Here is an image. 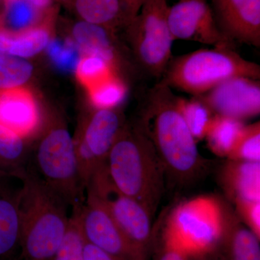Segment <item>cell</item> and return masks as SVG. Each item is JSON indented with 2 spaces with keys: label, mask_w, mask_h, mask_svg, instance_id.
<instances>
[{
  "label": "cell",
  "mask_w": 260,
  "mask_h": 260,
  "mask_svg": "<svg viewBox=\"0 0 260 260\" xmlns=\"http://www.w3.org/2000/svg\"><path fill=\"white\" fill-rule=\"evenodd\" d=\"M80 205L73 207L66 234L52 260H85L83 250L85 239L80 225Z\"/></svg>",
  "instance_id": "603a6c76"
},
{
  "label": "cell",
  "mask_w": 260,
  "mask_h": 260,
  "mask_svg": "<svg viewBox=\"0 0 260 260\" xmlns=\"http://www.w3.org/2000/svg\"><path fill=\"white\" fill-rule=\"evenodd\" d=\"M80 225L87 242L122 260H144L135 251L102 200L88 191L79 207Z\"/></svg>",
  "instance_id": "9c48e42d"
},
{
  "label": "cell",
  "mask_w": 260,
  "mask_h": 260,
  "mask_svg": "<svg viewBox=\"0 0 260 260\" xmlns=\"http://www.w3.org/2000/svg\"><path fill=\"white\" fill-rule=\"evenodd\" d=\"M177 105L194 140L204 139L215 114L197 96L190 99L177 97Z\"/></svg>",
  "instance_id": "7402d4cb"
},
{
  "label": "cell",
  "mask_w": 260,
  "mask_h": 260,
  "mask_svg": "<svg viewBox=\"0 0 260 260\" xmlns=\"http://www.w3.org/2000/svg\"><path fill=\"white\" fill-rule=\"evenodd\" d=\"M234 203L238 218L260 239V201L237 200Z\"/></svg>",
  "instance_id": "4dcf8cb0"
},
{
  "label": "cell",
  "mask_w": 260,
  "mask_h": 260,
  "mask_svg": "<svg viewBox=\"0 0 260 260\" xmlns=\"http://www.w3.org/2000/svg\"><path fill=\"white\" fill-rule=\"evenodd\" d=\"M36 164L39 178L70 206L80 205L83 191L78 174L74 140L64 127L51 129L38 148Z\"/></svg>",
  "instance_id": "8992f818"
},
{
  "label": "cell",
  "mask_w": 260,
  "mask_h": 260,
  "mask_svg": "<svg viewBox=\"0 0 260 260\" xmlns=\"http://www.w3.org/2000/svg\"><path fill=\"white\" fill-rule=\"evenodd\" d=\"M83 254L85 260H122L108 254L86 241L84 245Z\"/></svg>",
  "instance_id": "d6a6232c"
},
{
  "label": "cell",
  "mask_w": 260,
  "mask_h": 260,
  "mask_svg": "<svg viewBox=\"0 0 260 260\" xmlns=\"http://www.w3.org/2000/svg\"><path fill=\"white\" fill-rule=\"evenodd\" d=\"M162 80L169 87L199 96L225 80L245 77L259 80L260 66L232 46L203 49L171 59Z\"/></svg>",
  "instance_id": "277c9868"
},
{
  "label": "cell",
  "mask_w": 260,
  "mask_h": 260,
  "mask_svg": "<svg viewBox=\"0 0 260 260\" xmlns=\"http://www.w3.org/2000/svg\"><path fill=\"white\" fill-rule=\"evenodd\" d=\"M220 180L234 203L260 201V162L229 160L221 169Z\"/></svg>",
  "instance_id": "9a60e30c"
},
{
  "label": "cell",
  "mask_w": 260,
  "mask_h": 260,
  "mask_svg": "<svg viewBox=\"0 0 260 260\" xmlns=\"http://www.w3.org/2000/svg\"><path fill=\"white\" fill-rule=\"evenodd\" d=\"M177 97L162 80L150 89L141 129L153 145L165 172L184 183L200 175L204 162L178 109Z\"/></svg>",
  "instance_id": "6da1fadb"
},
{
  "label": "cell",
  "mask_w": 260,
  "mask_h": 260,
  "mask_svg": "<svg viewBox=\"0 0 260 260\" xmlns=\"http://www.w3.org/2000/svg\"><path fill=\"white\" fill-rule=\"evenodd\" d=\"M23 137L0 125V168L4 170L18 172L23 161L25 145Z\"/></svg>",
  "instance_id": "cb8c5ba5"
},
{
  "label": "cell",
  "mask_w": 260,
  "mask_h": 260,
  "mask_svg": "<svg viewBox=\"0 0 260 260\" xmlns=\"http://www.w3.org/2000/svg\"><path fill=\"white\" fill-rule=\"evenodd\" d=\"M90 93L94 106L101 109L117 105L124 97V90L120 82L105 79L90 88Z\"/></svg>",
  "instance_id": "4316f807"
},
{
  "label": "cell",
  "mask_w": 260,
  "mask_h": 260,
  "mask_svg": "<svg viewBox=\"0 0 260 260\" xmlns=\"http://www.w3.org/2000/svg\"><path fill=\"white\" fill-rule=\"evenodd\" d=\"M218 28L232 42L260 47V0H212Z\"/></svg>",
  "instance_id": "7c38bea8"
},
{
  "label": "cell",
  "mask_w": 260,
  "mask_h": 260,
  "mask_svg": "<svg viewBox=\"0 0 260 260\" xmlns=\"http://www.w3.org/2000/svg\"><path fill=\"white\" fill-rule=\"evenodd\" d=\"M114 108L98 109L85 126L80 140L99 168L107 164L109 152L124 129L120 114Z\"/></svg>",
  "instance_id": "4fadbf2b"
},
{
  "label": "cell",
  "mask_w": 260,
  "mask_h": 260,
  "mask_svg": "<svg viewBox=\"0 0 260 260\" xmlns=\"http://www.w3.org/2000/svg\"><path fill=\"white\" fill-rule=\"evenodd\" d=\"M78 14L84 21L103 26H114L121 20L129 24L121 0H74Z\"/></svg>",
  "instance_id": "ffe728a7"
},
{
  "label": "cell",
  "mask_w": 260,
  "mask_h": 260,
  "mask_svg": "<svg viewBox=\"0 0 260 260\" xmlns=\"http://www.w3.org/2000/svg\"><path fill=\"white\" fill-rule=\"evenodd\" d=\"M76 71L80 81L90 89L105 80L111 70L102 59L95 56H85L80 59Z\"/></svg>",
  "instance_id": "83f0119b"
},
{
  "label": "cell",
  "mask_w": 260,
  "mask_h": 260,
  "mask_svg": "<svg viewBox=\"0 0 260 260\" xmlns=\"http://www.w3.org/2000/svg\"><path fill=\"white\" fill-rule=\"evenodd\" d=\"M229 160L260 162V122L245 126Z\"/></svg>",
  "instance_id": "484cf974"
},
{
  "label": "cell",
  "mask_w": 260,
  "mask_h": 260,
  "mask_svg": "<svg viewBox=\"0 0 260 260\" xmlns=\"http://www.w3.org/2000/svg\"><path fill=\"white\" fill-rule=\"evenodd\" d=\"M86 189L102 200L135 251L143 259L148 260L151 241V215L146 208L116 189L107 167L95 172Z\"/></svg>",
  "instance_id": "ba28073f"
},
{
  "label": "cell",
  "mask_w": 260,
  "mask_h": 260,
  "mask_svg": "<svg viewBox=\"0 0 260 260\" xmlns=\"http://www.w3.org/2000/svg\"><path fill=\"white\" fill-rule=\"evenodd\" d=\"M225 223L223 204L213 197H197L173 210L162 234L189 257L200 258L219 249Z\"/></svg>",
  "instance_id": "5b68a950"
},
{
  "label": "cell",
  "mask_w": 260,
  "mask_h": 260,
  "mask_svg": "<svg viewBox=\"0 0 260 260\" xmlns=\"http://www.w3.org/2000/svg\"><path fill=\"white\" fill-rule=\"evenodd\" d=\"M48 54L59 69L73 71L76 70L80 60L78 47L71 43L52 41L47 46Z\"/></svg>",
  "instance_id": "f1b7e54d"
},
{
  "label": "cell",
  "mask_w": 260,
  "mask_h": 260,
  "mask_svg": "<svg viewBox=\"0 0 260 260\" xmlns=\"http://www.w3.org/2000/svg\"><path fill=\"white\" fill-rule=\"evenodd\" d=\"M146 0H121L130 23L139 14L140 9Z\"/></svg>",
  "instance_id": "836d02e7"
},
{
  "label": "cell",
  "mask_w": 260,
  "mask_h": 260,
  "mask_svg": "<svg viewBox=\"0 0 260 260\" xmlns=\"http://www.w3.org/2000/svg\"><path fill=\"white\" fill-rule=\"evenodd\" d=\"M19 191L12 192L0 184V258L9 255L20 244Z\"/></svg>",
  "instance_id": "ac0fdd59"
},
{
  "label": "cell",
  "mask_w": 260,
  "mask_h": 260,
  "mask_svg": "<svg viewBox=\"0 0 260 260\" xmlns=\"http://www.w3.org/2000/svg\"></svg>",
  "instance_id": "d590c367"
},
{
  "label": "cell",
  "mask_w": 260,
  "mask_h": 260,
  "mask_svg": "<svg viewBox=\"0 0 260 260\" xmlns=\"http://www.w3.org/2000/svg\"><path fill=\"white\" fill-rule=\"evenodd\" d=\"M8 5V20L15 29L27 28L34 20L36 8L25 0H9Z\"/></svg>",
  "instance_id": "f546056e"
},
{
  "label": "cell",
  "mask_w": 260,
  "mask_h": 260,
  "mask_svg": "<svg viewBox=\"0 0 260 260\" xmlns=\"http://www.w3.org/2000/svg\"><path fill=\"white\" fill-rule=\"evenodd\" d=\"M5 1L8 2L9 0H5ZM25 1L28 2L29 4L31 5L36 9L42 10L49 6L51 0H25Z\"/></svg>",
  "instance_id": "e575fe53"
},
{
  "label": "cell",
  "mask_w": 260,
  "mask_h": 260,
  "mask_svg": "<svg viewBox=\"0 0 260 260\" xmlns=\"http://www.w3.org/2000/svg\"><path fill=\"white\" fill-rule=\"evenodd\" d=\"M20 244L27 260H52L69 224L63 198L34 174H26L18 193Z\"/></svg>",
  "instance_id": "7a4b0ae2"
},
{
  "label": "cell",
  "mask_w": 260,
  "mask_h": 260,
  "mask_svg": "<svg viewBox=\"0 0 260 260\" xmlns=\"http://www.w3.org/2000/svg\"><path fill=\"white\" fill-rule=\"evenodd\" d=\"M245 126L243 121L239 119L214 116L205 138L210 151L217 156L228 158Z\"/></svg>",
  "instance_id": "d6986e66"
},
{
  "label": "cell",
  "mask_w": 260,
  "mask_h": 260,
  "mask_svg": "<svg viewBox=\"0 0 260 260\" xmlns=\"http://www.w3.org/2000/svg\"><path fill=\"white\" fill-rule=\"evenodd\" d=\"M168 23L174 40L232 47L233 42L218 28L208 0H179L169 7Z\"/></svg>",
  "instance_id": "30bf717a"
},
{
  "label": "cell",
  "mask_w": 260,
  "mask_h": 260,
  "mask_svg": "<svg viewBox=\"0 0 260 260\" xmlns=\"http://www.w3.org/2000/svg\"><path fill=\"white\" fill-rule=\"evenodd\" d=\"M49 36L42 28L25 30L12 35L0 32V51L18 57H30L47 47Z\"/></svg>",
  "instance_id": "44dd1931"
},
{
  "label": "cell",
  "mask_w": 260,
  "mask_h": 260,
  "mask_svg": "<svg viewBox=\"0 0 260 260\" xmlns=\"http://www.w3.org/2000/svg\"><path fill=\"white\" fill-rule=\"evenodd\" d=\"M190 257L162 234L155 260H189Z\"/></svg>",
  "instance_id": "1f68e13d"
},
{
  "label": "cell",
  "mask_w": 260,
  "mask_h": 260,
  "mask_svg": "<svg viewBox=\"0 0 260 260\" xmlns=\"http://www.w3.org/2000/svg\"><path fill=\"white\" fill-rule=\"evenodd\" d=\"M225 223L222 249L223 260H260L259 237L245 226L237 215L225 208Z\"/></svg>",
  "instance_id": "2e32d148"
},
{
  "label": "cell",
  "mask_w": 260,
  "mask_h": 260,
  "mask_svg": "<svg viewBox=\"0 0 260 260\" xmlns=\"http://www.w3.org/2000/svg\"><path fill=\"white\" fill-rule=\"evenodd\" d=\"M73 37L85 56H95L107 63L111 71L118 65V55L107 27L89 22L75 24Z\"/></svg>",
  "instance_id": "e0dca14e"
},
{
  "label": "cell",
  "mask_w": 260,
  "mask_h": 260,
  "mask_svg": "<svg viewBox=\"0 0 260 260\" xmlns=\"http://www.w3.org/2000/svg\"><path fill=\"white\" fill-rule=\"evenodd\" d=\"M167 0H146L129 23L135 54L147 73L160 78L172 59L174 39L168 23Z\"/></svg>",
  "instance_id": "52a82bcc"
},
{
  "label": "cell",
  "mask_w": 260,
  "mask_h": 260,
  "mask_svg": "<svg viewBox=\"0 0 260 260\" xmlns=\"http://www.w3.org/2000/svg\"><path fill=\"white\" fill-rule=\"evenodd\" d=\"M107 169L118 190L143 205L150 215L155 213L164 191L165 171L141 127L123 129L108 155Z\"/></svg>",
  "instance_id": "3957f363"
},
{
  "label": "cell",
  "mask_w": 260,
  "mask_h": 260,
  "mask_svg": "<svg viewBox=\"0 0 260 260\" xmlns=\"http://www.w3.org/2000/svg\"><path fill=\"white\" fill-rule=\"evenodd\" d=\"M32 67L28 61L0 51V88L23 85L31 76Z\"/></svg>",
  "instance_id": "d4e9b609"
},
{
  "label": "cell",
  "mask_w": 260,
  "mask_h": 260,
  "mask_svg": "<svg viewBox=\"0 0 260 260\" xmlns=\"http://www.w3.org/2000/svg\"><path fill=\"white\" fill-rule=\"evenodd\" d=\"M39 114L30 93L14 89L0 94V125L20 136H26L37 127Z\"/></svg>",
  "instance_id": "5bb4252c"
},
{
  "label": "cell",
  "mask_w": 260,
  "mask_h": 260,
  "mask_svg": "<svg viewBox=\"0 0 260 260\" xmlns=\"http://www.w3.org/2000/svg\"><path fill=\"white\" fill-rule=\"evenodd\" d=\"M197 97L215 115L243 121L259 114V80L245 77L231 78Z\"/></svg>",
  "instance_id": "8fae6325"
}]
</instances>
